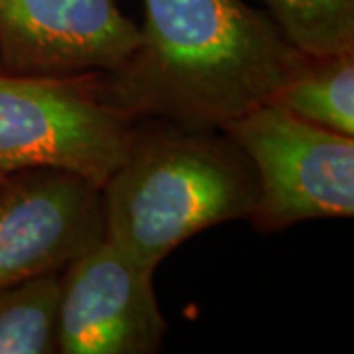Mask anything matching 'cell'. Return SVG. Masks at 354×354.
<instances>
[{"label":"cell","mask_w":354,"mask_h":354,"mask_svg":"<svg viewBox=\"0 0 354 354\" xmlns=\"http://www.w3.org/2000/svg\"><path fill=\"white\" fill-rule=\"evenodd\" d=\"M165 333L153 270L130 260L106 236L64 268L57 353L153 354Z\"/></svg>","instance_id":"8992f818"},{"label":"cell","mask_w":354,"mask_h":354,"mask_svg":"<svg viewBox=\"0 0 354 354\" xmlns=\"http://www.w3.org/2000/svg\"><path fill=\"white\" fill-rule=\"evenodd\" d=\"M104 239L101 187L65 167H26L0 185V288L64 270Z\"/></svg>","instance_id":"5b68a950"},{"label":"cell","mask_w":354,"mask_h":354,"mask_svg":"<svg viewBox=\"0 0 354 354\" xmlns=\"http://www.w3.org/2000/svg\"><path fill=\"white\" fill-rule=\"evenodd\" d=\"M276 102L313 124L354 136V50L309 57Z\"/></svg>","instance_id":"ba28073f"},{"label":"cell","mask_w":354,"mask_h":354,"mask_svg":"<svg viewBox=\"0 0 354 354\" xmlns=\"http://www.w3.org/2000/svg\"><path fill=\"white\" fill-rule=\"evenodd\" d=\"M134 122L99 97L95 75L0 73V174L65 167L97 187L120 164Z\"/></svg>","instance_id":"277c9868"},{"label":"cell","mask_w":354,"mask_h":354,"mask_svg":"<svg viewBox=\"0 0 354 354\" xmlns=\"http://www.w3.org/2000/svg\"><path fill=\"white\" fill-rule=\"evenodd\" d=\"M281 36L307 57L354 50V0H262Z\"/></svg>","instance_id":"30bf717a"},{"label":"cell","mask_w":354,"mask_h":354,"mask_svg":"<svg viewBox=\"0 0 354 354\" xmlns=\"http://www.w3.org/2000/svg\"><path fill=\"white\" fill-rule=\"evenodd\" d=\"M223 132L258 177L254 225L279 230L354 215V136L299 118L276 101L234 118Z\"/></svg>","instance_id":"3957f363"},{"label":"cell","mask_w":354,"mask_h":354,"mask_svg":"<svg viewBox=\"0 0 354 354\" xmlns=\"http://www.w3.org/2000/svg\"><path fill=\"white\" fill-rule=\"evenodd\" d=\"M136 51L95 75L99 97L132 122L223 130L276 101L309 59L242 0H144Z\"/></svg>","instance_id":"6da1fadb"},{"label":"cell","mask_w":354,"mask_h":354,"mask_svg":"<svg viewBox=\"0 0 354 354\" xmlns=\"http://www.w3.org/2000/svg\"><path fill=\"white\" fill-rule=\"evenodd\" d=\"M4 177H6L4 174H0V185H2V181H4Z\"/></svg>","instance_id":"8fae6325"},{"label":"cell","mask_w":354,"mask_h":354,"mask_svg":"<svg viewBox=\"0 0 354 354\" xmlns=\"http://www.w3.org/2000/svg\"><path fill=\"white\" fill-rule=\"evenodd\" d=\"M101 199L104 236L156 272L167 254L205 228L250 221L260 189L250 160L228 136L140 120Z\"/></svg>","instance_id":"7a4b0ae2"},{"label":"cell","mask_w":354,"mask_h":354,"mask_svg":"<svg viewBox=\"0 0 354 354\" xmlns=\"http://www.w3.org/2000/svg\"><path fill=\"white\" fill-rule=\"evenodd\" d=\"M140 39L114 0H0V73L102 75L124 64Z\"/></svg>","instance_id":"52a82bcc"},{"label":"cell","mask_w":354,"mask_h":354,"mask_svg":"<svg viewBox=\"0 0 354 354\" xmlns=\"http://www.w3.org/2000/svg\"><path fill=\"white\" fill-rule=\"evenodd\" d=\"M62 272L0 288V354L57 353Z\"/></svg>","instance_id":"9c48e42d"}]
</instances>
